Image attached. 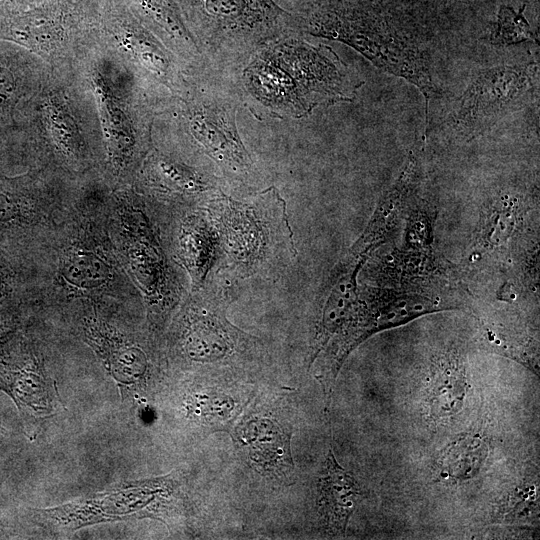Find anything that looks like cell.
<instances>
[{
	"mask_svg": "<svg viewBox=\"0 0 540 540\" xmlns=\"http://www.w3.org/2000/svg\"><path fill=\"white\" fill-rule=\"evenodd\" d=\"M241 99L252 113L300 118L318 106L352 101L363 85L326 45H312L296 29L258 47L240 65Z\"/></svg>",
	"mask_w": 540,
	"mask_h": 540,
	"instance_id": "6da1fadb",
	"label": "cell"
},
{
	"mask_svg": "<svg viewBox=\"0 0 540 540\" xmlns=\"http://www.w3.org/2000/svg\"><path fill=\"white\" fill-rule=\"evenodd\" d=\"M204 206L218 235L221 278H273L296 259L286 203L276 187L239 199L224 192Z\"/></svg>",
	"mask_w": 540,
	"mask_h": 540,
	"instance_id": "7a4b0ae2",
	"label": "cell"
},
{
	"mask_svg": "<svg viewBox=\"0 0 540 540\" xmlns=\"http://www.w3.org/2000/svg\"><path fill=\"white\" fill-rule=\"evenodd\" d=\"M301 27L302 33L351 46L377 68L413 84L425 98L427 117L437 94L427 53L375 9L354 0H325Z\"/></svg>",
	"mask_w": 540,
	"mask_h": 540,
	"instance_id": "3957f363",
	"label": "cell"
},
{
	"mask_svg": "<svg viewBox=\"0 0 540 540\" xmlns=\"http://www.w3.org/2000/svg\"><path fill=\"white\" fill-rule=\"evenodd\" d=\"M196 42L214 65L238 66L262 44L294 29L272 0H196Z\"/></svg>",
	"mask_w": 540,
	"mask_h": 540,
	"instance_id": "277c9868",
	"label": "cell"
},
{
	"mask_svg": "<svg viewBox=\"0 0 540 540\" xmlns=\"http://www.w3.org/2000/svg\"><path fill=\"white\" fill-rule=\"evenodd\" d=\"M195 89L188 104L186 123L198 149L212 163L226 186L247 188L254 181V161L237 128L240 96L237 87L214 78Z\"/></svg>",
	"mask_w": 540,
	"mask_h": 540,
	"instance_id": "5b68a950",
	"label": "cell"
},
{
	"mask_svg": "<svg viewBox=\"0 0 540 540\" xmlns=\"http://www.w3.org/2000/svg\"><path fill=\"white\" fill-rule=\"evenodd\" d=\"M231 282L212 275L191 291L180 320L179 346L188 359L199 363H222L243 357L254 339L226 318L232 301Z\"/></svg>",
	"mask_w": 540,
	"mask_h": 540,
	"instance_id": "8992f818",
	"label": "cell"
},
{
	"mask_svg": "<svg viewBox=\"0 0 540 540\" xmlns=\"http://www.w3.org/2000/svg\"><path fill=\"white\" fill-rule=\"evenodd\" d=\"M538 65H499L482 69L450 113L446 125L469 140L489 130L520 104L535 86Z\"/></svg>",
	"mask_w": 540,
	"mask_h": 540,
	"instance_id": "52a82bcc",
	"label": "cell"
},
{
	"mask_svg": "<svg viewBox=\"0 0 540 540\" xmlns=\"http://www.w3.org/2000/svg\"><path fill=\"white\" fill-rule=\"evenodd\" d=\"M119 214V236L127 267L150 314L157 320L164 319L177 305L182 286L145 211L128 207Z\"/></svg>",
	"mask_w": 540,
	"mask_h": 540,
	"instance_id": "ba28073f",
	"label": "cell"
},
{
	"mask_svg": "<svg viewBox=\"0 0 540 540\" xmlns=\"http://www.w3.org/2000/svg\"><path fill=\"white\" fill-rule=\"evenodd\" d=\"M174 246L191 278V291L201 288L214 275L219 254L217 231L204 205L193 206L180 218Z\"/></svg>",
	"mask_w": 540,
	"mask_h": 540,
	"instance_id": "9c48e42d",
	"label": "cell"
},
{
	"mask_svg": "<svg viewBox=\"0 0 540 540\" xmlns=\"http://www.w3.org/2000/svg\"><path fill=\"white\" fill-rule=\"evenodd\" d=\"M148 185L158 194L190 206H203L226 192L224 181L215 173L191 167L156 154L148 163Z\"/></svg>",
	"mask_w": 540,
	"mask_h": 540,
	"instance_id": "30bf717a",
	"label": "cell"
},
{
	"mask_svg": "<svg viewBox=\"0 0 540 540\" xmlns=\"http://www.w3.org/2000/svg\"><path fill=\"white\" fill-rule=\"evenodd\" d=\"M290 437V431L268 417H252L235 430V440L248 449L255 468L278 479H287L294 470Z\"/></svg>",
	"mask_w": 540,
	"mask_h": 540,
	"instance_id": "8fae6325",
	"label": "cell"
},
{
	"mask_svg": "<svg viewBox=\"0 0 540 540\" xmlns=\"http://www.w3.org/2000/svg\"><path fill=\"white\" fill-rule=\"evenodd\" d=\"M359 496L357 481L339 465L330 450L318 481L317 498L320 515L329 532L345 533Z\"/></svg>",
	"mask_w": 540,
	"mask_h": 540,
	"instance_id": "7c38bea8",
	"label": "cell"
},
{
	"mask_svg": "<svg viewBox=\"0 0 540 540\" xmlns=\"http://www.w3.org/2000/svg\"><path fill=\"white\" fill-rule=\"evenodd\" d=\"M85 332L89 343L118 382L131 383L144 375L148 361L141 348L124 342L103 323L89 321Z\"/></svg>",
	"mask_w": 540,
	"mask_h": 540,
	"instance_id": "4fadbf2b",
	"label": "cell"
},
{
	"mask_svg": "<svg viewBox=\"0 0 540 540\" xmlns=\"http://www.w3.org/2000/svg\"><path fill=\"white\" fill-rule=\"evenodd\" d=\"M98 249L83 243L65 252L59 268L60 282L75 293L91 294L108 287L115 272Z\"/></svg>",
	"mask_w": 540,
	"mask_h": 540,
	"instance_id": "5bb4252c",
	"label": "cell"
},
{
	"mask_svg": "<svg viewBox=\"0 0 540 540\" xmlns=\"http://www.w3.org/2000/svg\"><path fill=\"white\" fill-rule=\"evenodd\" d=\"M466 381L457 361L445 359L434 374L429 387L430 416L442 420L456 414L466 394Z\"/></svg>",
	"mask_w": 540,
	"mask_h": 540,
	"instance_id": "9a60e30c",
	"label": "cell"
},
{
	"mask_svg": "<svg viewBox=\"0 0 540 540\" xmlns=\"http://www.w3.org/2000/svg\"><path fill=\"white\" fill-rule=\"evenodd\" d=\"M525 5L517 12L513 8L502 5L497 20L488 34V42L494 46H509L533 40L534 34L524 16Z\"/></svg>",
	"mask_w": 540,
	"mask_h": 540,
	"instance_id": "2e32d148",
	"label": "cell"
},
{
	"mask_svg": "<svg viewBox=\"0 0 540 540\" xmlns=\"http://www.w3.org/2000/svg\"><path fill=\"white\" fill-rule=\"evenodd\" d=\"M480 439H461L444 456V468L454 478L473 476L484 459L485 448Z\"/></svg>",
	"mask_w": 540,
	"mask_h": 540,
	"instance_id": "e0dca14e",
	"label": "cell"
},
{
	"mask_svg": "<svg viewBox=\"0 0 540 540\" xmlns=\"http://www.w3.org/2000/svg\"><path fill=\"white\" fill-rule=\"evenodd\" d=\"M15 81L12 73L0 65V114L6 112L12 104Z\"/></svg>",
	"mask_w": 540,
	"mask_h": 540,
	"instance_id": "ac0fdd59",
	"label": "cell"
},
{
	"mask_svg": "<svg viewBox=\"0 0 540 540\" xmlns=\"http://www.w3.org/2000/svg\"><path fill=\"white\" fill-rule=\"evenodd\" d=\"M22 215L20 203L6 193H0V223H7Z\"/></svg>",
	"mask_w": 540,
	"mask_h": 540,
	"instance_id": "d6986e66",
	"label": "cell"
},
{
	"mask_svg": "<svg viewBox=\"0 0 540 540\" xmlns=\"http://www.w3.org/2000/svg\"><path fill=\"white\" fill-rule=\"evenodd\" d=\"M5 291H6L5 281H4V279H3L2 274L0 273V298H1L2 296H4Z\"/></svg>",
	"mask_w": 540,
	"mask_h": 540,
	"instance_id": "ffe728a7",
	"label": "cell"
}]
</instances>
